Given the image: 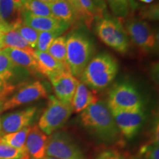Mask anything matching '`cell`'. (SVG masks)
Masks as SVG:
<instances>
[{
	"mask_svg": "<svg viewBox=\"0 0 159 159\" xmlns=\"http://www.w3.org/2000/svg\"><path fill=\"white\" fill-rule=\"evenodd\" d=\"M128 159H140V158H136V157H131V158H128Z\"/></svg>",
	"mask_w": 159,
	"mask_h": 159,
	"instance_id": "42",
	"label": "cell"
},
{
	"mask_svg": "<svg viewBox=\"0 0 159 159\" xmlns=\"http://www.w3.org/2000/svg\"><path fill=\"white\" fill-rule=\"evenodd\" d=\"M127 35L135 44L144 52H150L156 46V35L147 21L139 19H131L124 27Z\"/></svg>",
	"mask_w": 159,
	"mask_h": 159,
	"instance_id": "10",
	"label": "cell"
},
{
	"mask_svg": "<svg viewBox=\"0 0 159 159\" xmlns=\"http://www.w3.org/2000/svg\"><path fill=\"white\" fill-rule=\"evenodd\" d=\"M0 37L4 48L11 47L34 53L35 49L32 48L16 30H11L5 33H0Z\"/></svg>",
	"mask_w": 159,
	"mask_h": 159,
	"instance_id": "22",
	"label": "cell"
},
{
	"mask_svg": "<svg viewBox=\"0 0 159 159\" xmlns=\"http://www.w3.org/2000/svg\"><path fill=\"white\" fill-rule=\"evenodd\" d=\"M3 104H4V102H2V101H1L0 100V113L1 112H2V109H3Z\"/></svg>",
	"mask_w": 159,
	"mask_h": 159,
	"instance_id": "38",
	"label": "cell"
},
{
	"mask_svg": "<svg viewBox=\"0 0 159 159\" xmlns=\"http://www.w3.org/2000/svg\"><path fill=\"white\" fill-rule=\"evenodd\" d=\"M47 97V89L41 82L34 81L25 83L6 99L3 104L2 111H6L14 109L21 105L29 104Z\"/></svg>",
	"mask_w": 159,
	"mask_h": 159,
	"instance_id": "9",
	"label": "cell"
},
{
	"mask_svg": "<svg viewBox=\"0 0 159 159\" xmlns=\"http://www.w3.org/2000/svg\"><path fill=\"white\" fill-rule=\"evenodd\" d=\"M36 112L37 108L33 106L4 115L1 118V136L16 132L30 126Z\"/></svg>",
	"mask_w": 159,
	"mask_h": 159,
	"instance_id": "12",
	"label": "cell"
},
{
	"mask_svg": "<svg viewBox=\"0 0 159 159\" xmlns=\"http://www.w3.org/2000/svg\"><path fill=\"white\" fill-rule=\"evenodd\" d=\"M40 1H41L42 2H44L48 5V4H50L52 2H55V0H40Z\"/></svg>",
	"mask_w": 159,
	"mask_h": 159,
	"instance_id": "36",
	"label": "cell"
},
{
	"mask_svg": "<svg viewBox=\"0 0 159 159\" xmlns=\"http://www.w3.org/2000/svg\"><path fill=\"white\" fill-rule=\"evenodd\" d=\"M0 159H27L21 151L5 144H0Z\"/></svg>",
	"mask_w": 159,
	"mask_h": 159,
	"instance_id": "28",
	"label": "cell"
},
{
	"mask_svg": "<svg viewBox=\"0 0 159 159\" xmlns=\"http://www.w3.org/2000/svg\"><path fill=\"white\" fill-rule=\"evenodd\" d=\"M47 52L69 69L66 63V38L65 36L56 38L49 46Z\"/></svg>",
	"mask_w": 159,
	"mask_h": 159,
	"instance_id": "23",
	"label": "cell"
},
{
	"mask_svg": "<svg viewBox=\"0 0 159 159\" xmlns=\"http://www.w3.org/2000/svg\"><path fill=\"white\" fill-rule=\"evenodd\" d=\"M29 71L15 65L0 50V100L5 101L25 83L19 82Z\"/></svg>",
	"mask_w": 159,
	"mask_h": 159,
	"instance_id": "6",
	"label": "cell"
},
{
	"mask_svg": "<svg viewBox=\"0 0 159 159\" xmlns=\"http://www.w3.org/2000/svg\"><path fill=\"white\" fill-rule=\"evenodd\" d=\"M55 19L71 25L78 19L74 9L66 0H55L47 5Z\"/></svg>",
	"mask_w": 159,
	"mask_h": 159,
	"instance_id": "20",
	"label": "cell"
},
{
	"mask_svg": "<svg viewBox=\"0 0 159 159\" xmlns=\"http://www.w3.org/2000/svg\"><path fill=\"white\" fill-rule=\"evenodd\" d=\"M144 103L137 89L128 83L116 85L109 93L108 107L111 111L143 108Z\"/></svg>",
	"mask_w": 159,
	"mask_h": 159,
	"instance_id": "8",
	"label": "cell"
},
{
	"mask_svg": "<svg viewBox=\"0 0 159 159\" xmlns=\"http://www.w3.org/2000/svg\"><path fill=\"white\" fill-rule=\"evenodd\" d=\"M72 113L71 104L61 102L52 95L49 97L47 108L40 117L37 125L46 135L51 136L66 123Z\"/></svg>",
	"mask_w": 159,
	"mask_h": 159,
	"instance_id": "4",
	"label": "cell"
},
{
	"mask_svg": "<svg viewBox=\"0 0 159 159\" xmlns=\"http://www.w3.org/2000/svg\"><path fill=\"white\" fill-rule=\"evenodd\" d=\"M56 98L61 102L71 104L80 81L69 71H63L49 77Z\"/></svg>",
	"mask_w": 159,
	"mask_h": 159,
	"instance_id": "13",
	"label": "cell"
},
{
	"mask_svg": "<svg viewBox=\"0 0 159 159\" xmlns=\"http://www.w3.org/2000/svg\"><path fill=\"white\" fill-rule=\"evenodd\" d=\"M22 11L37 16L53 17L47 4L40 0H21Z\"/></svg>",
	"mask_w": 159,
	"mask_h": 159,
	"instance_id": "24",
	"label": "cell"
},
{
	"mask_svg": "<svg viewBox=\"0 0 159 159\" xmlns=\"http://www.w3.org/2000/svg\"><path fill=\"white\" fill-rule=\"evenodd\" d=\"M80 4V5L82 7L83 12L85 13L86 17L88 18L89 22H92V20L94 18L97 17L99 19H102L103 18L102 15L99 13L95 6L93 5L92 2L91 0H77Z\"/></svg>",
	"mask_w": 159,
	"mask_h": 159,
	"instance_id": "29",
	"label": "cell"
},
{
	"mask_svg": "<svg viewBox=\"0 0 159 159\" xmlns=\"http://www.w3.org/2000/svg\"><path fill=\"white\" fill-rule=\"evenodd\" d=\"M47 156L57 159H88L73 137L64 131H56L49 136Z\"/></svg>",
	"mask_w": 159,
	"mask_h": 159,
	"instance_id": "7",
	"label": "cell"
},
{
	"mask_svg": "<svg viewBox=\"0 0 159 159\" xmlns=\"http://www.w3.org/2000/svg\"><path fill=\"white\" fill-rule=\"evenodd\" d=\"M61 33L57 32H39L38 37L35 50L40 52H47L49 46L56 38L59 37Z\"/></svg>",
	"mask_w": 159,
	"mask_h": 159,
	"instance_id": "25",
	"label": "cell"
},
{
	"mask_svg": "<svg viewBox=\"0 0 159 159\" xmlns=\"http://www.w3.org/2000/svg\"><path fill=\"white\" fill-rule=\"evenodd\" d=\"M96 159H125V157L117 150L108 149L99 153Z\"/></svg>",
	"mask_w": 159,
	"mask_h": 159,
	"instance_id": "31",
	"label": "cell"
},
{
	"mask_svg": "<svg viewBox=\"0 0 159 159\" xmlns=\"http://www.w3.org/2000/svg\"><path fill=\"white\" fill-rule=\"evenodd\" d=\"M49 136L42 132L37 125L31 127L26 140L25 147L28 159H43L47 156Z\"/></svg>",
	"mask_w": 159,
	"mask_h": 159,
	"instance_id": "15",
	"label": "cell"
},
{
	"mask_svg": "<svg viewBox=\"0 0 159 159\" xmlns=\"http://www.w3.org/2000/svg\"><path fill=\"white\" fill-rule=\"evenodd\" d=\"M128 3L130 11H135L139 7V5L136 0H125Z\"/></svg>",
	"mask_w": 159,
	"mask_h": 159,
	"instance_id": "34",
	"label": "cell"
},
{
	"mask_svg": "<svg viewBox=\"0 0 159 159\" xmlns=\"http://www.w3.org/2000/svg\"><path fill=\"white\" fill-rule=\"evenodd\" d=\"M31 127L28 126L21 130L14 133L2 135L0 136V144H5L17 149L23 152L28 159L27 150H26L25 143L27 137L28 136Z\"/></svg>",
	"mask_w": 159,
	"mask_h": 159,
	"instance_id": "21",
	"label": "cell"
},
{
	"mask_svg": "<svg viewBox=\"0 0 159 159\" xmlns=\"http://www.w3.org/2000/svg\"><path fill=\"white\" fill-rule=\"evenodd\" d=\"M111 11L117 17L125 18L130 13L128 3L125 0H105Z\"/></svg>",
	"mask_w": 159,
	"mask_h": 159,
	"instance_id": "27",
	"label": "cell"
},
{
	"mask_svg": "<svg viewBox=\"0 0 159 159\" xmlns=\"http://www.w3.org/2000/svg\"><path fill=\"white\" fill-rule=\"evenodd\" d=\"M93 53L92 43L82 33L75 32L66 38V63L74 77L81 76Z\"/></svg>",
	"mask_w": 159,
	"mask_h": 159,
	"instance_id": "3",
	"label": "cell"
},
{
	"mask_svg": "<svg viewBox=\"0 0 159 159\" xmlns=\"http://www.w3.org/2000/svg\"><path fill=\"white\" fill-rule=\"evenodd\" d=\"M22 23L38 32H57L62 34L70 25L54 17L37 16L22 11Z\"/></svg>",
	"mask_w": 159,
	"mask_h": 159,
	"instance_id": "14",
	"label": "cell"
},
{
	"mask_svg": "<svg viewBox=\"0 0 159 159\" xmlns=\"http://www.w3.org/2000/svg\"><path fill=\"white\" fill-rule=\"evenodd\" d=\"M97 33L103 43L119 53H126L130 43L128 36L119 20L103 17L97 25Z\"/></svg>",
	"mask_w": 159,
	"mask_h": 159,
	"instance_id": "5",
	"label": "cell"
},
{
	"mask_svg": "<svg viewBox=\"0 0 159 159\" xmlns=\"http://www.w3.org/2000/svg\"><path fill=\"white\" fill-rule=\"evenodd\" d=\"M66 1L70 4L71 7H72V8L74 9L75 12L77 14V18H78V19H84V21H85V23H86L88 25H89L90 22H89L88 18L86 17L85 13L83 12L81 6L80 5L78 1H77V0H66Z\"/></svg>",
	"mask_w": 159,
	"mask_h": 159,
	"instance_id": "32",
	"label": "cell"
},
{
	"mask_svg": "<svg viewBox=\"0 0 159 159\" xmlns=\"http://www.w3.org/2000/svg\"><path fill=\"white\" fill-rule=\"evenodd\" d=\"M34 55L37 62L38 72L40 74L49 77L58 74L61 71H69L64 66L53 58L47 52L35 50Z\"/></svg>",
	"mask_w": 159,
	"mask_h": 159,
	"instance_id": "18",
	"label": "cell"
},
{
	"mask_svg": "<svg viewBox=\"0 0 159 159\" xmlns=\"http://www.w3.org/2000/svg\"><path fill=\"white\" fill-rule=\"evenodd\" d=\"M2 51L15 65L29 71L30 74L38 72L37 62L34 53H30L21 49L6 47Z\"/></svg>",
	"mask_w": 159,
	"mask_h": 159,
	"instance_id": "17",
	"label": "cell"
},
{
	"mask_svg": "<svg viewBox=\"0 0 159 159\" xmlns=\"http://www.w3.org/2000/svg\"><path fill=\"white\" fill-rule=\"evenodd\" d=\"M140 1L142 2H144V3L150 4L151 2H153L154 0H140Z\"/></svg>",
	"mask_w": 159,
	"mask_h": 159,
	"instance_id": "37",
	"label": "cell"
},
{
	"mask_svg": "<svg viewBox=\"0 0 159 159\" xmlns=\"http://www.w3.org/2000/svg\"><path fill=\"white\" fill-rule=\"evenodd\" d=\"M119 71L118 62L109 54L91 59L81 75L82 82L94 90H102L111 84Z\"/></svg>",
	"mask_w": 159,
	"mask_h": 159,
	"instance_id": "2",
	"label": "cell"
},
{
	"mask_svg": "<svg viewBox=\"0 0 159 159\" xmlns=\"http://www.w3.org/2000/svg\"><path fill=\"white\" fill-rule=\"evenodd\" d=\"M21 0H0V16L11 30L22 23Z\"/></svg>",
	"mask_w": 159,
	"mask_h": 159,
	"instance_id": "16",
	"label": "cell"
},
{
	"mask_svg": "<svg viewBox=\"0 0 159 159\" xmlns=\"http://www.w3.org/2000/svg\"><path fill=\"white\" fill-rule=\"evenodd\" d=\"M8 30H11V29L9 28V27L4 22V21L0 16V33H5Z\"/></svg>",
	"mask_w": 159,
	"mask_h": 159,
	"instance_id": "35",
	"label": "cell"
},
{
	"mask_svg": "<svg viewBox=\"0 0 159 159\" xmlns=\"http://www.w3.org/2000/svg\"><path fill=\"white\" fill-rule=\"evenodd\" d=\"M111 112L119 133L127 139H132L138 134L146 119L143 108Z\"/></svg>",
	"mask_w": 159,
	"mask_h": 159,
	"instance_id": "11",
	"label": "cell"
},
{
	"mask_svg": "<svg viewBox=\"0 0 159 159\" xmlns=\"http://www.w3.org/2000/svg\"><path fill=\"white\" fill-rule=\"evenodd\" d=\"M13 30H16L22 36L23 39L29 43L32 48L35 49V46H36L39 32L31 28V27H28V26L24 25L23 23L20 24L19 25H18Z\"/></svg>",
	"mask_w": 159,
	"mask_h": 159,
	"instance_id": "26",
	"label": "cell"
},
{
	"mask_svg": "<svg viewBox=\"0 0 159 159\" xmlns=\"http://www.w3.org/2000/svg\"><path fill=\"white\" fill-rule=\"evenodd\" d=\"M98 101L96 94L89 89L83 82H80L71 100V105L73 112L81 113L89 105Z\"/></svg>",
	"mask_w": 159,
	"mask_h": 159,
	"instance_id": "19",
	"label": "cell"
},
{
	"mask_svg": "<svg viewBox=\"0 0 159 159\" xmlns=\"http://www.w3.org/2000/svg\"><path fill=\"white\" fill-rule=\"evenodd\" d=\"M1 128H2V126H1V117H0V136H1Z\"/></svg>",
	"mask_w": 159,
	"mask_h": 159,
	"instance_id": "41",
	"label": "cell"
},
{
	"mask_svg": "<svg viewBox=\"0 0 159 159\" xmlns=\"http://www.w3.org/2000/svg\"><path fill=\"white\" fill-rule=\"evenodd\" d=\"M92 2L93 5L95 6V7L98 10L102 17H104L105 13L107 12V3L105 0H91Z\"/></svg>",
	"mask_w": 159,
	"mask_h": 159,
	"instance_id": "33",
	"label": "cell"
},
{
	"mask_svg": "<svg viewBox=\"0 0 159 159\" xmlns=\"http://www.w3.org/2000/svg\"><path fill=\"white\" fill-rule=\"evenodd\" d=\"M4 47H3V45H2V41H1V37H0V50H2V49H3Z\"/></svg>",
	"mask_w": 159,
	"mask_h": 159,
	"instance_id": "39",
	"label": "cell"
},
{
	"mask_svg": "<svg viewBox=\"0 0 159 159\" xmlns=\"http://www.w3.org/2000/svg\"><path fill=\"white\" fill-rule=\"evenodd\" d=\"M139 153L142 159H159L158 143L152 142L144 144L141 148Z\"/></svg>",
	"mask_w": 159,
	"mask_h": 159,
	"instance_id": "30",
	"label": "cell"
},
{
	"mask_svg": "<svg viewBox=\"0 0 159 159\" xmlns=\"http://www.w3.org/2000/svg\"><path fill=\"white\" fill-rule=\"evenodd\" d=\"M82 125L87 130L107 143H114L119 139V131L108 105L97 101L89 105L80 114Z\"/></svg>",
	"mask_w": 159,
	"mask_h": 159,
	"instance_id": "1",
	"label": "cell"
},
{
	"mask_svg": "<svg viewBox=\"0 0 159 159\" xmlns=\"http://www.w3.org/2000/svg\"><path fill=\"white\" fill-rule=\"evenodd\" d=\"M43 159H57V158H52V157H49V156H46Z\"/></svg>",
	"mask_w": 159,
	"mask_h": 159,
	"instance_id": "40",
	"label": "cell"
}]
</instances>
